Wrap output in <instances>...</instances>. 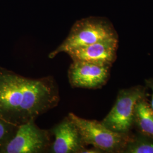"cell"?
Masks as SVG:
<instances>
[{"mask_svg":"<svg viewBox=\"0 0 153 153\" xmlns=\"http://www.w3.org/2000/svg\"><path fill=\"white\" fill-rule=\"evenodd\" d=\"M60 100L53 76L27 78L0 66V118L21 126L54 108Z\"/></svg>","mask_w":153,"mask_h":153,"instance_id":"6da1fadb","label":"cell"},{"mask_svg":"<svg viewBox=\"0 0 153 153\" xmlns=\"http://www.w3.org/2000/svg\"><path fill=\"white\" fill-rule=\"evenodd\" d=\"M111 38L119 37L113 25L108 19L98 16L82 18L74 23L66 38L49 53V57L53 59L60 53H67L73 49Z\"/></svg>","mask_w":153,"mask_h":153,"instance_id":"7a4b0ae2","label":"cell"},{"mask_svg":"<svg viewBox=\"0 0 153 153\" xmlns=\"http://www.w3.org/2000/svg\"><path fill=\"white\" fill-rule=\"evenodd\" d=\"M76 125L87 147L91 145L102 153H121L131 134L113 131L107 128L101 121L88 120L73 113L68 115Z\"/></svg>","mask_w":153,"mask_h":153,"instance_id":"3957f363","label":"cell"},{"mask_svg":"<svg viewBox=\"0 0 153 153\" xmlns=\"http://www.w3.org/2000/svg\"><path fill=\"white\" fill-rule=\"evenodd\" d=\"M147 88L137 85L121 89L115 104L101 123L113 131L129 133L133 126L135 107L138 100L146 97Z\"/></svg>","mask_w":153,"mask_h":153,"instance_id":"277c9868","label":"cell"},{"mask_svg":"<svg viewBox=\"0 0 153 153\" xmlns=\"http://www.w3.org/2000/svg\"><path fill=\"white\" fill-rule=\"evenodd\" d=\"M50 131L40 128L35 121L19 126L16 134L1 153H48L51 144Z\"/></svg>","mask_w":153,"mask_h":153,"instance_id":"5b68a950","label":"cell"},{"mask_svg":"<svg viewBox=\"0 0 153 153\" xmlns=\"http://www.w3.org/2000/svg\"><path fill=\"white\" fill-rule=\"evenodd\" d=\"M111 66L85 61H73L68 69V79L71 87L98 89L107 83Z\"/></svg>","mask_w":153,"mask_h":153,"instance_id":"8992f818","label":"cell"},{"mask_svg":"<svg viewBox=\"0 0 153 153\" xmlns=\"http://www.w3.org/2000/svg\"><path fill=\"white\" fill-rule=\"evenodd\" d=\"M54 136L48 153H81L86 147L76 125L68 116L51 130Z\"/></svg>","mask_w":153,"mask_h":153,"instance_id":"52a82bcc","label":"cell"},{"mask_svg":"<svg viewBox=\"0 0 153 153\" xmlns=\"http://www.w3.org/2000/svg\"><path fill=\"white\" fill-rule=\"evenodd\" d=\"M119 38L99 41L71 50L66 53L73 61H85L104 65H112L117 58Z\"/></svg>","mask_w":153,"mask_h":153,"instance_id":"ba28073f","label":"cell"},{"mask_svg":"<svg viewBox=\"0 0 153 153\" xmlns=\"http://www.w3.org/2000/svg\"><path fill=\"white\" fill-rule=\"evenodd\" d=\"M133 126L138 132L153 140V110L146 97L141 99L136 104Z\"/></svg>","mask_w":153,"mask_h":153,"instance_id":"9c48e42d","label":"cell"},{"mask_svg":"<svg viewBox=\"0 0 153 153\" xmlns=\"http://www.w3.org/2000/svg\"><path fill=\"white\" fill-rule=\"evenodd\" d=\"M121 153H153V140L139 132L131 134Z\"/></svg>","mask_w":153,"mask_h":153,"instance_id":"30bf717a","label":"cell"},{"mask_svg":"<svg viewBox=\"0 0 153 153\" xmlns=\"http://www.w3.org/2000/svg\"><path fill=\"white\" fill-rule=\"evenodd\" d=\"M19 126L0 118V153L16 134Z\"/></svg>","mask_w":153,"mask_h":153,"instance_id":"8fae6325","label":"cell"},{"mask_svg":"<svg viewBox=\"0 0 153 153\" xmlns=\"http://www.w3.org/2000/svg\"><path fill=\"white\" fill-rule=\"evenodd\" d=\"M145 86L147 88H149L152 91V96H151V100L150 105L153 110V78H149L145 79Z\"/></svg>","mask_w":153,"mask_h":153,"instance_id":"7c38bea8","label":"cell"},{"mask_svg":"<svg viewBox=\"0 0 153 153\" xmlns=\"http://www.w3.org/2000/svg\"><path fill=\"white\" fill-rule=\"evenodd\" d=\"M81 153H103L101 150L98 149L94 148L88 149L86 147L84 148Z\"/></svg>","mask_w":153,"mask_h":153,"instance_id":"4fadbf2b","label":"cell"}]
</instances>
